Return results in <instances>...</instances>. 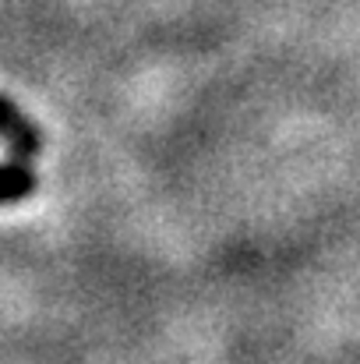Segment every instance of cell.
Returning <instances> with one entry per match:
<instances>
[{
    "instance_id": "6da1fadb",
    "label": "cell",
    "mask_w": 360,
    "mask_h": 364,
    "mask_svg": "<svg viewBox=\"0 0 360 364\" xmlns=\"http://www.w3.org/2000/svg\"><path fill=\"white\" fill-rule=\"evenodd\" d=\"M0 141L14 159H36L43 152V131L28 121L7 96H0Z\"/></svg>"
},
{
    "instance_id": "7a4b0ae2",
    "label": "cell",
    "mask_w": 360,
    "mask_h": 364,
    "mask_svg": "<svg viewBox=\"0 0 360 364\" xmlns=\"http://www.w3.org/2000/svg\"><path fill=\"white\" fill-rule=\"evenodd\" d=\"M36 170L28 166V159H7L0 163V205H11V202H25L32 191H36Z\"/></svg>"
}]
</instances>
